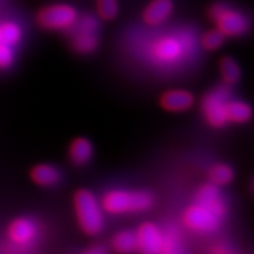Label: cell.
I'll return each instance as SVG.
<instances>
[{"label":"cell","instance_id":"cell-10","mask_svg":"<svg viewBox=\"0 0 254 254\" xmlns=\"http://www.w3.org/2000/svg\"><path fill=\"white\" fill-rule=\"evenodd\" d=\"M194 105V94L185 88H171L163 92L159 97V106L168 113L186 112Z\"/></svg>","mask_w":254,"mask_h":254},{"label":"cell","instance_id":"cell-9","mask_svg":"<svg viewBox=\"0 0 254 254\" xmlns=\"http://www.w3.org/2000/svg\"><path fill=\"white\" fill-rule=\"evenodd\" d=\"M135 253L159 254L164 243V230L153 221H144L134 231Z\"/></svg>","mask_w":254,"mask_h":254},{"label":"cell","instance_id":"cell-26","mask_svg":"<svg viewBox=\"0 0 254 254\" xmlns=\"http://www.w3.org/2000/svg\"><path fill=\"white\" fill-rule=\"evenodd\" d=\"M253 189H254V183H253Z\"/></svg>","mask_w":254,"mask_h":254},{"label":"cell","instance_id":"cell-18","mask_svg":"<svg viewBox=\"0 0 254 254\" xmlns=\"http://www.w3.org/2000/svg\"><path fill=\"white\" fill-rule=\"evenodd\" d=\"M234 177H236V172H234L233 167L226 163H217L212 165L207 172L208 183L218 187L230 185L234 180Z\"/></svg>","mask_w":254,"mask_h":254},{"label":"cell","instance_id":"cell-13","mask_svg":"<svg viewBox=\"0 0 254 254\" xmlns=\"http://www.w3.org/2000/svg\"><path fill=\"white\" fill-rule=\"evenodd\" d=\"M93 154V145H92L90 139L85 138V136H78V138L73 139L68 146V159L71 164L75 165V166H84V165L90 163Z\"/></svg>","mask_w":254,"mask_h":254},{"label":"cell","instance_id":"cell-25","mask_svg":"<svg viewBox=\"0 0 254 254\" xmlns=\"http://www.w3.org/2000/svg\"><path fill=\"white\" fill-rule=\"evenodd\" d=\"M230 250L224 245H217L211 250V254H230Z\"/></svg>","mask_w":254,"mask_h":254},{"label":"cell","instance_id":"cell-28","mask_svg":"<svg viewBox=\"0 0 254 254\" xmlns=\"http://www.w3.org/2000/svg\"><path fill=\"white\" fill-rule=\"evenodd\" d=\"M230 254H233V253H230Z\"/></svg>","mask_w":254,"mask_h":254},{"label":"cell","instance_id":"cell-14","mask_svg":"<svg viewBox=\"0 0 254 254\" xmlns=\"http://www.w3.org/2000/svg\"><path fill=\"white\" fill-rule=\"evenodd\" d=\"M30 178L38 186L53 187L62 180V172L51 164H38L31 168Z\"/></svg>","mask_w":254,"mask_h":254},{"label":"cell","instance_id":"cell-19","mask_svg":"<svg viewBox=\"0 0 254 254\" xmlns=\"http://www.w3.org/2000/svg\"><path fill=\"white\" fill-rule=\"evenodd\" d=\"M159 254H185L179 232L174 228L164 231V243Z\"/></svg>","mask_w":254,"mask_h":254},{"label":"cell","instance_id":"cell-12","mask_svg":"<svg viewBox=\"0 0 254 254\" xmlns=\"http://www.w3.org/2000/svg\"><path fill=\"white\" fill-rule=\"evenodd\" d=\"M173 12L172 0H152L142 12V20L148 26H159Z\"/></svg>","mask_w":254,"mask_h":254},{"label":"cell","instance_id":"cell-16","mask_svg":"<svg viewBox=\"0 0 254 254\" xmlns=\"http://www.w3.org/2000/svg\"><path fill=\"white\" fill-rule=\"evenodd\" d=\"M219 73H220V78L222 84L227 85V86H233L236 85L241 78V68L240 65L234 58L230 56H225L219 60L218 63Z\"/></svg>","mask_w":254,"mask_h":254},{"label":"cell","instance_id":"cell-8","mask_svg":"<svg viewBox=\"0 0 254 254\" xmlns=\"http://www.w3.org/2000/svg\"><path fill=\"white\" fill-rule=\"evenodd\" d=\"M77 19V9L67 4L46 6L37 13V24L44 30L50 31H68Z\"/></svg>","mask_w":254,"mask_h":254},{"label":"cell","instance_id":"cell-11","mask_svg":"<svg viewBox=\"0 0 254 254\" xmlns=\"http://www.w3.org/2000/svg\"><path fill=\"white\" fill-rule=\"evenodd\" d=\"M36 222L28 218L14 219L7 227V237L17 246H27L37 238Z\"/></svg>","mask_w":254,"mask_h":254},{"label":"cell","instance_id":"cell-3","mask_svg":"<svg viewBox=\"0 0 254 254\" xmlns=\"http://www.w3.org/2000/svg\"><path fill=\"white\" fill-rule=\"evenodd\" d=\"M73 209L78 226L85 236L97 237L105 228V212L92 190L80 189L73 195Z\"/></svg>","mask_w":254,"mask_h":254},{"label":"cell","instance_id":"cell-2","mask_svg":"<svg viewBox=\"0 0 254 254\" xmlns=\"http://www.w3.org/2000/svg\"><path fill=\"white\" fill-rule=\"evenodd\" d=\"M155 198L144 190L113 189L105 192L100 199L104 212L111 215L139 214L150 211Z\"/></svg>","mask_w":254,"mask_h":254},{"label":"cell","instance_id":"cell-1","mask_svg":"<svg viewBox=\"0 0 254 254\" xmlns=\"http://www.w3.org/2000/svg\"><path fill=\"white\" fill-rule=\"evenodd\" d=\"M227 217V205L218 186L206 183L196 190L194 200L184 209L182 222L185 228L199 234L218 231Z\"/></svg>","mask_w":254,"mask_h":254},{"label":"cell","instance_id":"cell-21","mask_svg":"<svg viewBox=\"0 0 254 254\" xmlns=\"http://www.w3.org/2000/svg\"><path fill=\"white\" fill-rule=\"evenodd\" d=\"M225 37L218 28H213L205 32L201 37H200V47L204 51H208V52H213L220 49L225 43Z\"/></svg>","mask_w":254,"mask_h":254},{"label":"cell","instance_id":"cell-23","mask_svg":"<svg viewBox=\"0 0 254 254\" xmlns=\"http://www.w3.org/2000/svg\"><path fill=\"white\" fill-rule=\"evenodd\" d=\"M14 60V52L12 46L0 43V68H7Z\"/></svg>","mask_w":254,"mask_h":254},{"label":"cell","instance_id":"cell-7","mask_svg":"<svg viewBox=\"0 0 254 254\" xmlns=\"http://www.w3.org/2000/svg\"><path fill=\"white\" fill-rule=\"evenodd\" d=\"M208 17L225 37H240L250 28L249 19L241 12L219 2L209 7Z\"/></svg>","mask_w":254,"mask_h":254},{"label":"cell","instance_id":"cell-15","mask_svg":"<svg viewBox=\"0 0 254 254\" xmlns=\"http://www.w3.org/2000/svg\"><path fill=\"white\" fill-rule=\"evenodd\" d=\"M226 118L228 124L243 125L253 118V109L249 103L239 99H231L226 105Z\"/></svg>","mask_w":254,"mask_h":254},{"label":"cell","instance_id":"cell-27","mask_svg":"<svg viewBox=\"0 0 254 254\" xmlns=\"http://www.w3.org/2000/svg\"><path fill=\"white\" fill-rule=\"evenodd\" d=\"M0 43H1V40H0Z\"/></svg>","mask_w":254,"mask_h":254},{"label":"cell","instance_id":"cell-5","mask_svg":"<svg viewBox=\"0 0 254 254\" xmlns=\"http://www.w3.org/2000/svg\"><path fill=\"white\" fill-rule=\"evenodd\" d=\"M68 31H72L69 44L78 55H91L99 46V23L92 14L78 17L75 24Z\"/></svg>","mask_w":254,"mask_h":254},{"label":"cell","instance_id":"cell-4","mask_svg":"<svg viewBox=\"0 0 254 254\" xmlns=\"http://www.w3.org/2000/svg\"><path fill=\"white\" fill-rule=\"evenodd\" d=\"M230 86L221 84L206 92L200 100V113L205 123L212 128H222L227 125L226 105L232 98Z\"/></svg>","mask_w":254,"mask_h":254},{"label":"cell","instance_id":"cell-20","mask_svg":"<svg viewBox=\"0 0 254 254\" xmlns=\"http://www.w3.org/2000/svg\"><path fill=\"white\" fill-rule=\"evenodd\" d=\"M21 39V28L13 21H4L0 24V40L13 47Z\"/></svg>","mask_w":254,"mask_h":254},{"label":"cell","instance_id":"cell-17","mask_svg":"<svg viewBox=\"0 0 254 254\" xmlns=\"http://www.w3.org/2000/svg\"><path fill=\"white\" fill-rule=\"evenodd\" d=\"M110 249L116 254L135 253L134 231L122 230L114 233V236L110 240Z\"/></svg>","mask_w":254,"mask_h":254},{"label":"cell","instance_id":"cell-22","mask_svg":"<svg viewBox=\"0 0 254 254\" xmlns=\"http://www.w3.org/2000/svg\"><path fill=\"white\" fill-rule=\"evenodd\" d=\"M118 12V0H97V13L103 20H113Z\"/></svg>","mask_w":254,"mask_h":254},{"label":"cell","instance_id":"cell-6","mask_svg":"<svg viewBox=\"0 0 254 254\" xmlns=\"http://www.w3.org/2000/svg\"><path fill=\"white\" fill-rule=\"evenodd\" d=\"M148 55L152 62L160 66L177 65L189 55L185 40L176 36H163L151 44Z\"/></svg>","mask_w":254,"mask_h":254},{"label":"cell","instance_id":"cell-24","mask_svg":"<svg viewBox=\"0 0 254 254\" xmlns=\"http://www.w3.org/2000/svg\"><path fill=\"white\" fill-rule=\"evenodd\" d=\"M81 254H109V249L101 244H95L85 250Z\"/></svg>","mask_w":254,"mask_h":254}]
</instances>
